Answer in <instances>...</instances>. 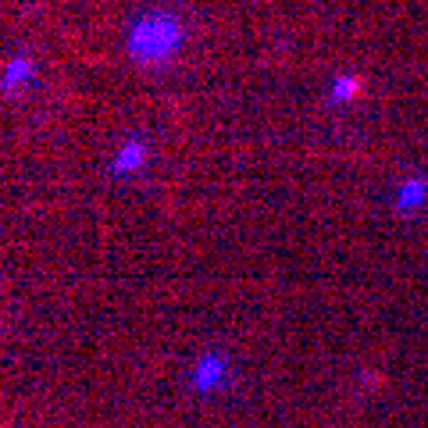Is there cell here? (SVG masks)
Instances as JSON below:
<instances>
[{
  "instance_id": "6da1fadb",
  "label": "cell",
  "mask_w": 428,
  "mask_h": 428,
  "mask_svg": "<svg viewBox=\"0 0 428 428\" xmlns=\"http://www.w3.org/2000/svg\"><path fill=\"white\" fill-rule=\"evenodd\" d=\"M178 43H182V26L171 15H146L132 26L129 54L139 65H161L178 50Z\"/></svg>"
},
{
  "instance_id": "3957f363",
  "label": "cell",
  "mask_w": 428,
  "mask_h": 428,
  "mask_svg": "<svg viewBox=\"0 0 428 428\" xmlns=\"http://www.w3.org/2000/svg\"><path fill=\"white\" fill-rule=\"evenodd\" d=\"M353 93H360V82H357V79L336 82V100H346V97H353Z\"/></svg>"
},
{
  "instance_id": "277c9868",
  "label": "cell",
  "mask_w": 428,
  "mask_h": 428,
  "mask_svg": "<svg viewBox=\"0 0 428 428\" xmlns=\"http://www.w3.org/2000/svg\"><path fill=\"white\" fill-rule=\"evenodd\" d=\"M22 75H26V61H11V65H8V86L22 82Z\"/></svg>"
},
{
  "instance_id": "5b68a950",
  "label": "cell",
  "mask_w": 428,
  "mask_h": 428,
  "mask_svg": "<svg viewBox=\"0 0 428 428\" xmlns=\"http://www.w3.org/2000/svg\"><path fill=\"white\" fill-rule=\"evenodd\" d=\"M210 378H218V364H203V371H200V385H210Z\"/></svg>"
},
{
  "instance_id": "7a4b0ae2",
  "label": "cell",
  "mask_w": 428,
  "mask_h": 428,
  "mask_svg": "<svg viewBox=\"0 0 428 428\" xmlns=\"http://www.w3.org/2000/svg\"><path fill=\"white\" fill-rule=\"evenodd\" d=\"M139 154H143L139 143L122 146V154H118V161H114V171H129V168H136V164H139Z\"/></svg>"
}]
</instances>
